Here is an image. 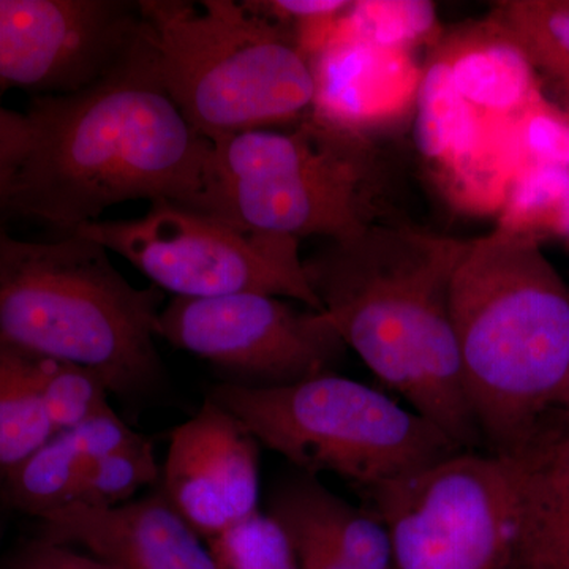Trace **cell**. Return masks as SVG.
<instances>
[{"label": "cell", "instance_id": "17", "mask_svg": "<svg viewBox=\"0 0 569 569\" xmlns=\"http://www.w3.org/2000/svg\"><path fill=\"white\" fill-rule=\"evenodd\" d=\"M269 516L283 530L307 535L365 569H396L383 523L351 507L312 475L283 479L269 498Z\"/></svg>", "mask_w": 569, "mask_h": 569}, {"label": "cell", "instance_id": "21", "mask_svg": "<svg viewBox=\"0 0 569 569\" xmlns=\"http://www.w3.org/2000/svg\"><path fill=\"white\" fill-rule=\"evenodd\" d=\"M501 228L569 236V168L535 162L516 176L505 197Z\"/></svg>", "mask_w": 569, "mask_h": 569}, {"label": "cell", "instance_id": "2", "mask_svg": "<svg viewBox=\"0 0 569 569\" xmlns=\"http://www.w3.org/2000/svg\"><path fill=\"white\" fill-rule=\"evenodd\" d=\"M468 241L380 223L305 260L307 280L343 343L466 451H481L449 313Z\"/></svg>", "mask_w": 569, "mask_h": 569}, {"label": "cell", "instance_id": "27", "mask_svg": "<svg viewBox=\"0 0 569 569\" xmlns=\"http://www.w3.org/2000/svg\"><path fill=\"white\" fill-rule=\"evenodd\" d=\"M29 140L31 130L26 114L11 111L0 102V216L6 213L11 186L28 152Z\"/></svg>", "mask_w": 569, "mask_h": 569}, {"label": "cell", "instance_id": "19", "mask_svg": "<svg viewBox=\"0 0 569 569\" xmlns=\"http://www.w3.org/2000/svg\"><path fill=\"white\" fill-rule=\"evenodd\" d=\"M447 63L456 89L477 111L505 114L533 102V63L503 31L467 44Z\"/></svg>", "mask_w": 569, "mask_h": 569}, {"label": "cell", "instance_id": "4", "mask_svg": "<svg viewBox=\"0 0 569 569\" xmlns=\"http://www.w3.org/2000/svg\"><path fill=\"white\" fill-rule=\"evenodd\" d=\"M163 293L130 283L91 239L24 241L0 227V342L91 370L110 395L141 400L162 391Z\"/></svg>", "mask_w": 569, "mask_h": 569}, {"label": "cell", "instance_id": "13", "mask_svg": "<svg viewBox=\"0 0 569 569\" xmlns=\"http://www.w3.org/2000/svg\"><path fill=\"white\" fill-rule=\"evenodd\" d=\"M39 520L40 538L118 569H217L204 539L162 492L114 508L69 505Z\"/></svg>", "mask_w": 569, "mask_h": 569}, {"label": "cell", "instance_id": "6", "mask_svg": "<svg viewBox=\"0 0 569 569\" xmlns=\"http://www.w3.org/2000/svg\"><path fill=\"white\" fill-rule=\"evenodd\" d=\"M380 157L361 132L307 114L288 132L212 142L206 213L254 233L343 241L387 216Z\"/></svg>", "mask_w": 569, "mask_h": 569}, {"label": "cell", "instance_id": "33", "mask_svg": "<svg viewBox=\"0 0 569 569\" xmlns=\"http://www.w3.org/2000/svg\"><path fill=\"white\" fill-rule=\"evenodd\" d=\"M0 531H2V523H0Z\"/></svg>", "mask_w": 569, "mask_h": 569}, {"label": "cell", "instance_id": "10", "mask_svg": "<svg viewBox=\"0 0 569 569\" xmlns=\"http://www.w3.org/2000/svg\"><path fill=\"white\" fill-rule=\"evenodd\" d=\"M156 331L223 372L227 383L250 388L332 373L347 348L325 312L257 293L173 298L160 310Z\"/></svg>", "mask_w": 569, "mask_h": 569}, {"label": "cell", "instance_id": "23", "mask_svg": "<svg viewBox=\"0 0 569 569\" xmlns=\"http://www.w3.org/2000/svg\"><path fill=\"white\" fill-rule=\"evenodd\" d=\"M160 477L152 441L138 436L126 447L93 463L82 479L71 505L91 508H114L132 501L134 493L153 485Z\"/></svg>", "mask_w": 569, "mask_h": 569}, {"label": "cell", "instance_id": "15", "mask_svg": "<svg viewBox=\"0 0 569 569\" xmlns=\"http://www.w3.org/2000/svg\"><path fill=\"white\" fill-rule=\"evenodd\" d=\"M501 458L518 489L520 560L569 569V418L556 411Z\"/></svg>", "mask_w": 569, "mask_h": 569}, {"label": "cell", "instance_id": "28", "mask_svg": "<svg viewBox=\"0 0 569 569\" xmlns=\"http://www.w3.org/2000/svg\"><path fill=\"white\" fill-rule=\"evenodd\" d=\"M0 569H78V552L37 537L0 557Z\"/></svg>", "mask_w": 569, "mask_h": 569}, {"label": "cell", "instance_id": "30", "mask_svg": "<svg viewBox=\"0 0 569 569\" xmlns=\"http://www.w3.org/2000/svg\"><path fill=\"white\" fill-rule=\"evenodd\" d=\"M78 569H118L110 563L96 559V557L84 556L78 552Z\"/></svg>", "mask_w": 569, "mask_h": 569}, {"label": "cell", "instance_id": "7", "mask_svg": "<svg viewBox=\"0 0 569 569\" xmlns=\"http://www.w3.org/2000/svg\"><path fill=\"white\" fill-rule=\"evenodd\" d=\"M209 399L301 473H335L366 489L466 451L432 421L350 378L325 376L274 388L217 385Z\"/></svg>", "mask_w": 569, "mask_h": 569}, {"label": "cell", "instance_id": "5", "mask_svg": "<svg viewBox=\"0 0 569 569\" xmlns=\"http://www.w3.org/2000/svg\"><path fill=\"white\" fill-rule=\"evenodd\" d=\"M157 74L211 142L305 119L312 66L291 29L231 0H138Z\"/></svg>", "mask_w": 569, "mask_h": 569}, {"label": "cell", "instance_id": "14", "mask_svg": "<svg viewBox=\"0 0 569 569\" xmlns=\"http://www.w3.org/2000/svg\"><path fill=\"white\" fill-rule=\"evenodd\" d=\"M309 59L316 80L309 116L361 133L413 107L425 74L406 48L340 37L326 39Z\"/></svg>", "mask_w": 569, "mask_h": 569}, {"label": "cell", "instance_id": "22", "mask_svg": "<svg viewBox=\"0 0 569 569\" xmlns=\"http://www.w3.org/2000/svg\"><path fill=\"white\" fill-rule=\"evenodd\" d=\"M498 28L529 56L531 63L569 84L568 3L512 2L500 9Z\"/></svg>", "mask_w": 569, "mask_h": 569}, {"label": "cell", "instance_id": "8", "mask_svg": "<svg viewBox=\"0 0 569 569\" xmlns=\"http://www.w3.org/2000/svg\"><path fill=\"white\" fill-rule=\"evenodd\" d=\"M361 490L388 531L396 569L519 568V496L501 456L460 451Z\"/></svg>", "mask_w": 569, "mask_h": 569}, {"label": "cell", "instance_id": "12", "mask_svg": "<svg viewBox=\"0 0 569 569\" xmlns=\"http://www.w3.org/2000/svg\"><path fill=\"white\" fill-rule=\"evenodd\" d=\"M258 447L252 432L209 397L171 436L160 492L204 541L260 511Z\"/></svg>", "mask_w": 569, "mask_h": 569}, {"label": "cell", "instance_id": "34", "mask_svg": "<svg viewBox=\"0 0 569 569\" xmlns=\"http://www.w3.org/2000/svg\"><path fill=\"white\" fill-rule=\"evenodd\" d=\"M568 9H569V3H568Z\"/></svg>", "mask_w": 569, "mask_h": 569}, {"label": "cell", "instance_id": "26", "mask_svg": "<svg viewBox=\"0 0 569 569\" xmlns=\"http://www.w3.org/2000/svg\"><path fill=\"white\" fill-rule=\"evenodd\" d=\"M520 142L535 162L569 168V116L531 107L520 127Z\"/></svg>", "mask_w": 569, "mask_h": 569}, {"label": "cell", "instance_id": "3", "mask_svg": "<svg viewBox=\"0 0 569 569\" xmlns=\"http://www.w3.org/2000/svg\"><path fill=\"white\" fill-rule=\"evenodd\" d=\"M449 313L482 445L508 455L557 411L567 387V284L535 234L500 227L468 241Z\"/></svg>", "mask_w": 569, "mask_h": 569}, {"label": "cell", "instance_id": "25", "mask_svg": "<svg viewBox=\"0 0 569 569\" xmlns=\"http://www.w3.org/2000/svg\"><path fill=\"white\" fill-rule=\"evenodd\" d=\"M110 391L91 370L51 359L40 388L56 433L74 429L100 415L110 413Z\"/></svg>", "mask_w": 569, "mask_h": 569}, {"label": "cell", "instance_id": "9", "mask_svg": "<svg viewBox=\"0 0 569 569\" xmlns=\"http://www.w3.org/2000/svg\"><path fill=\"white\" fill-rule=\"evenodd\" d=\"M71 233L126 258L174 298L257 293L323 312L295 239L254 233L167 200L152 201L137 219L96 220Z\"/></svg>", "mask_w": 569, "mask_h": 569}, {"label": "cell", "instance_id": "18", "mask_svg": "<svg viewBox=\"0 0 569 569\" xmlns=\"http://www.w3.org/2000/svg\"><path fill=\"white\" fill-rule=\"evenodd\" d=\"M415 107L418 151L455 174L470 170L481 156L485 132L477 110L456 89L447 61L425 71Z\"/></svg>", "mask_w": 569, "mask_h": 569}, {"label": "cell", "instance_id": "16", "mask_svg": "<svg viewBox=\"0 0 569 569\" xmlns=\"http://www.w3.org/2000/svg\"><path fill=\"white\" fill-rule=\"evenodd\" d=\"M138 436L114 410L56 433L0 486V498L37 519L69 507L93 463Z\"/></svg>", "mask_w": 569, "mask_h": 569}, {"label": "cell", "instance_id": "24", "mask_svg": "<svg viewBox=\"0 0 569 569\" xmlns=\"http://www.w3.org/2000/svg\"><path fill=\"white\" fill-rule=\"evenodd\" d=\"M217 569H301L287 531L268 512L206 539Z\"/></svg>", "mask_w": 569, "mask_h": 569}, {"label": "cell", "instance_id": "31", "mask_svg": "<svg viewBox=\"0 0 569 569\" xmlns=\"http://www.w3.org/2000/svg\"><path fill=\"white\" fill-rule=\"evenodd\" d=\"M557 411H560V413H563L565 417L569 418V377L567 387L563 389V395L560 397L559 408H557Z\"/></svg>", "mask_w": 569, "mask_h": 569}, {"label": "cell", "instance_id": "29", "mask_svg": "<svg viewBox=\"0 0 569 569\" xmlns=\"http://www.w3.org/2000/svg\"><path fill=\"white\" fill-rule=\"evenodd\" d=\"M287 531V530H284ZM301 569H365L351 563L342 553L307 535L287 531Z\"/></svg>", "mask_w": 569, "mask_h": 569}, {"label": "cell", "instance_id": "20", "mask_svg": "<svg viewBox=\"0 0 569 569\" xmlns=\"http://www.w3.org/2000/svg\"><path fill=\"white\" fill-rule=\"evenodd\" d=\"M436 22V7L422 0L351 2L350 7L331 22L323 41L329 37H340L366 41L378 47L410 50L415 41L433 31Z\"/></svg>", "mask_w": 569, "mask_h": 569}, {"label": "cell", "instance_id": "11", "mask_svg": "<svg viewBox=\"0 0 569 569\" xmlns=\"http://www.w3.org/2000/svg\"><path fill=\"white\" fill-rule=\"evenodd\" d=\"M141 36L140 2L0 0V102L11 89L81 91L121 66Z\"/></svg>", "mask_w": 569, "mask_h": 569}, {"label": "cell", "instance_id": "1", "mask_svg": "<svg viewBox=\"0 0 569 569\" xmlns=\"http://www.w3.org/2000/svg\"><path fill=\"white\" fill-rule=\"evenodd\" d=\"M24 114L31 140L6 213L69 234L130 200L206 212L212 142L160 82L144 28L129 58L102 80L66 96L33 97Z\"/></svg>", "mask_w": 569, "mask_h": 569}, {"label": "cell", "instance_id": "32", "mask_svg": "<svg viewBox=\"0 0 569 569\" xmlns=\"http://www.w3.org/2000/svg\"><path fill=\"white\" fill-rule=\"evenodd\" d=\"M518 569H553V568L545 567V565L533 563V561L520 560Z\"/></svg>", "mask_w": 569, "mask_h": 569}]
</instances>
